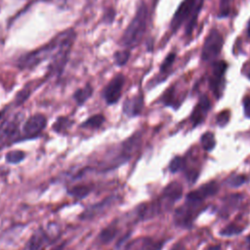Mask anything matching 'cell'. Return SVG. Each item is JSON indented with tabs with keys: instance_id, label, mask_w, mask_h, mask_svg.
Returning a JSON list of instances; mask_svg holds the SVG:
<instances>
[{
	"instance_id": "6da1fadb",
	"label": "cell",
	"mask_w": 250,
	"mask_h": 250,
	"mask_svg": "<svg viewBox=\"0 0 250 250\" xmlns=\"http://www.w3.org/2000/svg\"><path fill=\"white\" fill-rule=\"evenodd\" d=\"M74 31L73 28H67L57 34L43 46L21 55L16 61L17 68L20 70H32L41 62L48 60L51 61Z\"/></svg>"
},
{
	"instance_id": "7a4b0ae2",
	"label": "cell",
	"mask_w": 250,
	"mask_h": 250,
	"mask_svg": "<svg viewBox=\"0 0 250 250\" xmlns=\"http://www.w3.org/2000/svg\"><path fill=\"white\" fill-rule=\"evenodd\" d=\"M148 23V9L146 2L141 1L137 6L135 15L123 31L119 44L121 47L133 50L143 40Z\"/></svg>"
},
{
	"instance_id": "3957f363",
	"label": "cell",
	"mask_w": 250,
	"mask_h": 250,
	"mask_svg": "<svg viewBox=\"0 0 250 250\" xmlns=\"http://www.w3.org/2000/svg\"><path fill=\"white\" fill-rule=\"evenodd\" d=\"M203 2L204 0H184L179 5L171 20V30L176 32L183 24H185L186 34L190 35L196 24Z\"/></svg>"
},
{
	"instance_id": "277c9868",
	"label": "cell",
	"mask_w": 250,
	"mask_h": 250,
	"mask_svg": "<svg viewBox=\"0 0 250 250\" xmlns=\"http://www.w3.org/2000/svg\"><path fill=\"white\" fill-rule=\"evenodd\" d=\"M22 119L21 113H17L0 124V146L21 141L20 125Z\"/></svg>"
},
{
	"instance_id": "5b68a950",
	"label": "cell",
	"mask_w": 250,
	"mask_h": 250,
	"mask_svg": "<svg viewBox=\"0 0 250 250\" xmlns=\"http://www.w3.org/2000/svg\"><path fill=\"white\" fill-rule=\"evenodd\" d=\"M200 201L186 200V203L179 207L174 214V222L177 226L188 228L191 225L194 218L202 210Z\"/></svg>"
},
{
	"instance_id": "8992f818",
	"label": "cell",
	"mask_w": 250,
	"mask_h": 250,
	"mask_svg": "<svg viewBox=\"0 0 250 250\" xmlns=\"http://www.w3.org/2000/svg\"><path fill=\"white\" fill-rule=\"evenodd\" d=\"M125 75L122 72L116 73L104 87L102 96L106 104H115L121 98L122 90L125 85Z\"/></svg>"
},
{
	"instance_id": "52a82bcc",
	"label": "cell",
	"mask_w": 250,
	"mask_h": 250,
	"mask_svg": "<svg viewBox=\"0 0 250 250\" xmlns=\"http://www.w3.org/2000/svg\"><path fill=\"white\" fill-rule=\"evenodd\" d=\"M224 44L223 35L217 30L212 29L207 35L202 48L201 58L204 62H210L214 60L221 53Z\"/></svg>"
},
{
	"instance_id": "ba28073f",
	"label": "cell",
	"mask_w": 250,
	"mask_h": 250,
	"mask_svg": "<svg viewBox=\"0 0 250 250\" xmlns=\"http://www.w3.org/2000/svg\"><path fill=\"white\" fill-rule=\"evenodd\" d=\"M47 126V118L42 113H35L29 116L22 125V134L25 139L37 138Z\"/></svg>"
},
{
	"instance_id": "9c48e42d",
	"label": "cell",
	"mask_w": 250,
	"mask_h": 250,
	"mask_svg": "<svg viewBox=\"0 0 250 250\" xmlns=\"http://www.w3.org/2000/svg\"><path fill=\"white\" fill-rule=\"evenodd\" d=\"M228 64L225 61H219L215 62L212 65V74L209 80L210 88L213 91V93L216 95L217 98H220L224 87H225V73L227 70Z\"/></svg>"
},
{
	"instance_id": "30bf717a",
	"label": "cell",
	"mask_w": 250,
	"mask_h": 250,
	"mask_svg": "<svg viewBox=\"0 0 250 250\" xmlns=\"http://www.w3.org/2000/svg\"><path fill=\"white\" fill-rule=\"evenodd\" d=\"M182 194L183 187L181 184H179L178 182H172L169 185H167L162 191V195L157 200L161 208V211L173 205L177 200H179L182 197Z\"/></svg>"
},
{
	"instance_id": "8fae6325",
	"label": "cell",
	"mask_w": 250,
	"mask_h": 250,
	"mask_svg": "<svg viewBox=\"0 0 250 250\" xmlns=\"http://www.w3.org/2000/svg\"><path fill=\"white\" fill-rule=\"evenodd\" d=\"M115 197L114 196H109L107 198H104L103 201L93 204L91 206H89L88 208H86L81 214H80V218L82 220H90L93 219L95 217H97L98 215H101L103 213H104L108 208H110V206L114 203L115 201Z\"/></svg>"
},
{
	"instance_id": "7c38bea8",
	"label": "cell",
	"mask_w": 250,
	"mask_h": 250,
	"mask_svg": "<svg viewBox=\"0 0 250 250\" xmlns=\"http://www.w3.org/2000/svg\"><path fill=\"white\" fill-rule=\"evenodd\" d=\"M144 108V96L139 94L131 98L125 99L122 104V112L128 117H135L140 115Z\"/></svg>"
},
{
	"instance_id": "4fadbf2b",
	"label": "cell",
	"mask_w": 250,
	"mask_h": 250,
	"mask_svg": "<svg viewBox=\"0 0 250 250\" xmlns=\"http://www.w3.org/2000/svg\"><path fill=\"white\" fill-rule=\"evenodd\" d=\"M218 189H219V186L215 181L208 182L207 184L199 187L197 189L189 192L187 195V199L202 202L205 198L216 194Z\"/></svg>"
},
{
	"instance_id": "5bb4252c",
	"label": "cell",
	"mask_w": 250,
	"mask_h": 250,
	"mask_svg": "<svg viewBox=\"0 0 250 250\" xmlns=\"http://www.w3.org/2000/svg\"><path fill=\"white\" fill-rule=\"evenodd\" d=\"M210 107H211V104L208 97L205 95L201 96L190 115V120L193 126H197L203 122Z\"/></svg>"
},
{
	"instance_id": "9a60e30c",
	"label": "cell",
	"mask_w": 250,
	"mask_h": 250,
	"mask_svg": "<svg viewBox=\"0 0 250 250\" xmlns=\"http://www.w3.org/2000/svg\"><path fill=\"white\" fill-rule=\"evenodd\" d=\"M51 237L46 230L42 228L37 229L31 234L28 242L27 249L28 250H44L45 246L50 243Z\"/></svg>"
},
{
	"instance_id": "2e32d148",
	"label": "cell",
	"mask_w": 250,
	"mask_h": 250,
	"mask_svg": "<svg viewBox=\"0 0 250 250\" xmlns=\"http://www.w3.org/2000/svg\"><path fill=\"white\" fill-rule=\"evenodd\" d=\"M163 242L153 241L149 237H140L128 244L126 250H160Z\"/></svg>"
},
{
	"instance_id": "e0dca14e",
	"label": "cell",
	"mask_w": 250,
	"mask_h": 250,
	"mask_svg": "<svg viewBox=\"0 0 250 250\" xmlns=\"http://www.w3.org/2000/svg\"><path fill=\"white\" fill-rule=\"evenodd\" d=\"M94 88L91 83H87L84 87L78 88L72 95L73 100L77 104V105H83L93 95Z\"/></svg>"
},
{
	"instance_id": "ac0fdd59",
	"label": "cell",
	"mask_w": 250,
	"mask_h": 250,
	"mask_svg": "<svg viewBox=\"0 0 250 250\" xmlns=\"http://www.w3.org/2000/svg\"><path fill=\"white\" fill-rule=\"evenodd\" d=\"M118 232H119V228L117 226V223L116 222H112L111 224H109L107 227H105L100 232V234L98 236V239L102 243L106 244V243L111 242L116 237Z\"/></svg>"
},
{
	"instance_id": "d6986e66",
	"label": "cell",
	"mask_w": 250,
	"mask_h": 250,
	"mask_svg": "<svg viewBox=\"0 0 250 250\" xmlns=\"http://www.w3.org/2000/svg\"><path fill=\"white\" fill-rule=\"evenodd\" d=\"M104 121L105 117L103 114H94L80 124V127L87 129H98L104 123Z\"/></svg>"
},
{
	"instance_id": "ffe728a7",
	"label": "cell",
	"mask_w": 250,
	"mask_h": 250,
	"mask_svg": "<svg viewBox=\"0 0 250 250\" xmlns=\"http://www.w3.org/2000/svg\"><path fill=\"white\" fill-rule=\"evenodd\" d=\"M90 192L91 188L87 185H76L67 189V193L76 199H82L86 197Z\"/></svg>"
},
{
	"instance_id": "44dd1931",
	"label": "cell",
	"mask_w": 250,
	"mask_h": 250,
	"mask_svg": "<svg viewBox=\"0 0 250 250\" xmlns=\"http://www.w3.org/2000/svg\"><path fill=\"white\" fill-rule=\"evenodd\" d=\"M72 124H73V121L70 120L68 117L60 116L54 122L53 130L59 134H64Z\"/></svg>"
},
{
	"instance_id": "7402d4cb",
	"label": "cell",
	"mask_w": 250,
	"mask_h": 250,
	"mask_svg": "<svg viewBox=\"0 0 250 250\" xmlns=\"http://www.w3.org/2000/svg\"><path fill=\"white\" fill-rule=\"evenodd\" d=\"M131 56V50L123 48L120 50H117L113 53V62L115 63V65L117 66H124Z\"/></svg>"
},
{
	"instance_id": "603a6c76",
	"label": "cell",
	"mask_w": 250,
	"mask_h": 250,
	"mask_svg": "<svg viewBox=\"0 0 250 250\" xmlns=\"http://www.w3.org/2000/svg\"><path fill=\"white\" fill-rule=\"evenodd\" d=\"M26 156V153L20 149H14L10 150L5 154L6 162L9 164H18L21 162Z\"/></svg>"
},
{
	"instance_id": "cb8c5ba5",
	"label": "cell",
	"mask_w": 250,
	"mask_h": 250,
	"mask_svg": "<svg viewBox=\"0 0 250 250\" xmlns=\"http://www.w3.org/2000/svg\"><path fill=\"white\" fill-rule=\"evenodd\" d=\"M200 143H201L202 147L205 150H207V151L212 150L216 146V140H215L214 134L211 132L204 133L200 138Z\"/></svg>"
},
{
	"instance_id": "d4e9b609",
	"label": "cell",
	"mask_w": 250,
	"mask_h": 250,
	"mask_svg": "<svg viewBox=\"0 0 250 250\" xmlns=\"http://www.w3.org/2000/svg\"><path fill=\"white\" fill-rule=\"evenodd\" d=\"M243 231V228L238 227L234 224L229 225L226 228H224L221 231H220V235L222 236H232V235H237L239 233H241Z\"/></svg>"
},
{
	"instance_id": "484cf974",
	"label": "cell",
	"mask_w": 250,
	"mask_h": 250,
	"mask_svg": "<svg viewBox=\"0 0 250 250\" xmlns=\"http://www.w3.org/2000/svg\"><path fill=\"white\" fill-rule=\"evenodd\" d=\"M246 178L243 175H232L227 181L226 184L230 188H238L246 182Z\"/></svg>"
},
{
	"instance_id": "4316f807",
	"label": "cell",
	"mask_w": 250,
	"mask_h": 250,
	"mask_svg": "<svg viewBox=\"0 0 250 250\" xmlns=\"http://www.w3.org/2000/svg\"><path fill=\"white\" fill-rule=\"evenodd\" d=\"M185 166L184 158L181 156H175L169 164V170L171 173H177L180 170H182Z\"/></svg>"
},
{
	"instance_id": "83f0119b",
	"label": "cell",
	"mask_w": 250,
	"mask_h": 250,
	"mask_svg": "<svg viewBox=\"0 0 250 250\" xmlns=\"http://www.w3.org/2000/svg\"><path fill=\"white\" fill-rule=\"evenodd\" d=\"M175 59H176V54L175 53H170V54L167 55V57L164 59L163 62L160 65V69L159 70H160L161 74L167 72L170 69V67L172 66L173 62H175Z\"/></svg>"
},
{
	"instance_id": "f1b7e54d",
	"label": "cell",
	"mask_w": 250,
	"mask_h": 250,
	"mask_svg": "<svg viewBox=\"0 0 250 250\" xmlns=\"http://www.w3.org/2000/svg\"><path fill=\"white\" fill-rule=\"evenodd\" d=\"M115 17H116L115 9L112 8V7L106 8L104 15H103V21L106 24H111L114 21Z\"/></svg>"
},
{
	"instance_id": "f546056e",
	"label": "cell",
	"mask_w": 250,
	"mask_h": 250,
	"mask_svg": "<svg viewBox=\"0 0 250 250\" xmlns=\"http://www.w3.org/2000/svg\"><path fill=\"white\" fill-rule=\"evenodd\" d=\"M29 96H30V91H29L28 89H26V88L22 89V90L20 91V92L17 94V96H16V99H15L16 104L20 105V104H23V103L28 99Z\"/></svg>"
},
{
	"instance_id": "4dcf8cb0",
	"label": "cell",
	"mask_w": 250,
	"mask_h": 250,
	"mask_svg": "<svg viewBox=\"0 0 250 250\" xmlns=\"http://www.w3.org/2000/svg\"><path fill=\"white\" fill-rule=\"evenodd\" d=\"M229 117H230V113L229 110H224L221 113L218 114L217 116V124L220 127H225L229 121Z\"/></svg>"
},
{
	"instance_id": "1f68e13d",
	"label": "cell",
	"mask_w": 250,
	"mask_h": 250,
	"mask_svg": "<svg viewBox=\"0 0 250 250\" xmlns=\"http://www.w3.org/2000/svg\"><path fill=\"white\" fill-rule=\"evenodd\" d=\"M232 0H220V13L219 17H227L229 13L230 3Z\"/></svg>"
},
{
	"instance_id": "d6a6232c",
	"label": "cell",
	"mask_w": 250,
	"mask_h": 250,
	"mask_svg": "<svg viewBox=\"0 0 250 250\" xmlns=\"http://www.w3.org/2000/svg\"><path fill=\"white\" fill-rule=\"evenodd\" d=\"M243 110L245 116L250 118V97H245L243 99Z\"/></svg>"
},
{
	"instance_id": "836d02e7",
	"label": "cell",
	"mask_w": 250,
	"mask_h": 250,
	"mask_svg": "<svg viewBox=\"0 0 250 250\" xmlns=\"http://www.w3.org/2000/svg\"><path fill=\"white\" fill-rule=\"evenodd\" d=\"M171 250H186V248H185V246H184V245H182V244L178 243V244L174 245V247H173Z\"/></svg>"
},
{
	"instance_id": "e575fe53",
	"label": "cell",
	"mask_w": 250,
	"mask_h": 250,
	"mask_svg": "<svg viewBox=\"0 0 250 250\" xmlns=\"http://www.w3.org/2000/svg\"><path fill=\"white\" fill-rule=\"evenodd\" d=\"M64 242L63 243H62V244H60V245H58V246H55V247H53L51 250H63V248H64Z\"/></svg>"
},
{
	"instance_id": "d590c367",
	"label": "cell",
	"mask_w": 250,
	"mask_h": 250,
	"mask_svg": "<svg viewBox=\"0 0 250 250\" xmlns=\"http://www.w3.org/2000/svg\"><path fill=\"white\" fill-rule=\"evenodd\" d=\"M245 75L250 79V63L248 64V67H247V69L245 70Z\"/></svg>"
},
{
	"instance_id": "8d00e7d4",
	"label": "cell",
	"mask_w": 250,
	"mask_h": 250,
	"mask_svg": "<svg viewBox=\"0 0 250 250\" xmlns=\"http://www.w3.org/2000/svg\"><path fill=\"white\" fill-rule=\"evenodd\" d=\"M220 249H221L220 245H215V246H211V247L208 248L207 250H220Z\"/></svg>"
},
{
	"instance_id": "74e56055",
	"label": "cell",
	"mask_w": 250,
	"mask_h": 250,
	"mask_svg": "<svg viewBox=\"0 0 250 250\" xmlns=\"http://www.w3.org/2000/svg\"><path fill=\"white\" fill-rule=\"evenodd\" d=\"M247 34H248V37L250 38V20L248 21V24H247Z\"/></svg>"
},
{
	"instance_id": "f35d334b",
	"label": "cell",
	"mask_w": 250,
	"mask_h": 250,
	"mask_svg": "<svg viewBox=\"0 0 250 250\" xmlns=\"http://www.w3.org/2000/svg\"><path fill=\"white\" fill-rule=\"evenodd\" d=\"M4 113H5V109H4V110H2V111H0V119L3 117Z\"/></svg>"
},
{
	"instance_id": "ab89813d",
	"label": "cell",
	"mask_w": 250,
	"mask_h": 250,
	"mask_svg": "<svg viewBox=\"0 0 250 250\" xmlns=\"http://www.w3.org/2000/svg\"><path fill=\"white\" fill-rule=\"evenodd\" d=\"M64 1H65V0H64Z\"/></svg>"
}]
</instances>
